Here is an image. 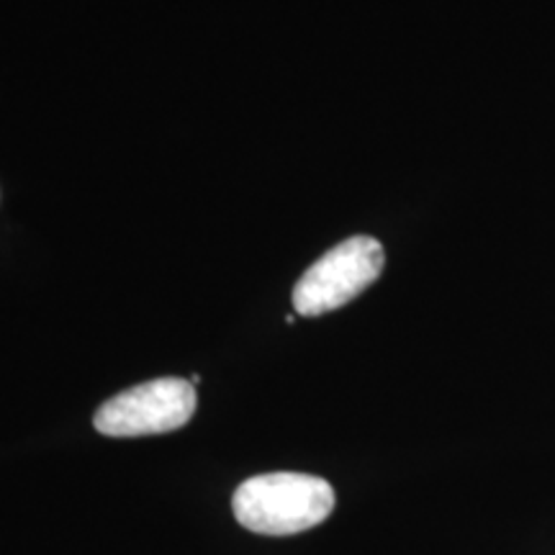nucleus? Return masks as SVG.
<instances>
[{"label":"nucleus","mask_w":555,"mask_h":555,"mask_svg":"<svg viewBox=\"0 0 555 555\" xmlns=\"http://www.w3.org/2000/svg\"><path fill=\"white\" fill-rule=\"evenodd\" d=\"M232 509L242 527L260 535H296L332 515L335 491L319 476L281 470L240 483Z\"/></svg>","instance_id":"nucleus-1"},{"label":"nucleus","mask_w":555,"mask_h":555,"mask_svg":"<svg viewBox=\"0 0 555 555\" xmlns=\"http://www.w3.org/2000/svg\"><path fill=\"white\" fill-rule=\"evenodd\" d=\"M384 266L386 253L378 240L358 234V237L339 242L298 278L294 288L296 314L322 317L343 309L378 281Z\"/></svg>","instance_id":"nucleus-2"},{"label":"nucleus","mask_w":555,"mask_h":555,"mask_svg":"<svg viewBox=\"0 0 555 555\" xmlns=\"http://www.w3.org/2000/svg\"><path fill=\"white\" fill-rule=\"evenodd\" d=\"M196 412V388L183 378H155L108 399L93 425L108 437L165 435L185 427Z\"/></svg>","instance_id":"nucleus-3"}]
</instances>
